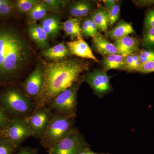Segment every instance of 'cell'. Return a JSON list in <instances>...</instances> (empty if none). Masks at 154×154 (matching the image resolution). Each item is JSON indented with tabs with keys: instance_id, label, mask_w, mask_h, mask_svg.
I'll return each instance as SVG.
<instances>
[{
	"instance_id": "obj_1",
	"label": "cell",
	"mask_w": 154,
	"mask_h": 154,
	"mask_svg": "<svg viewBox=\"0 0 154 154\" xmlns=\"http://www.w3.org/2000/svg\"><path fill=\"white\" fill-rule=\"evenodd\" d=\"M83 63L75 59L65 60L47 64L44 69V84L36 99V107H47L53 99L79 80L86 69Z\"/></svg>"
},
{
	"instance_id": "obj_2",
	"label": "cell",
	"mask_w": 154,
	"mask_h": 154,
	"mask_svg": "<svg viewBox=\"0 0 154 154\" xmlns=\"http://www.w3.org/2000/svg\"><path fill=\"white\" fill-rule=\"evenodd\" d=\"M23 36L13 28L0 27V77L17 73L30 57Z\"/></svg>"
},
{
	"instance_id": "obj_3",
	"label": "cell",
	"mask_w": 154,
	"mask_h": 154,
	"mask_svg": "<svg viewBox=\"0 0 154 154\" xmlns=\"http://www.w3.org/2000/svg\"><path fill=\"white\" fill-rule=\"evenodd\" d=\"M52 112V117L47 130L40 139V144L47 149L63 139L75 128V117Z\"/></svg>"
},
{
	"instance_id": "obj_4",
	"label": "cell",
	"mask_w": 154,
	"mask_h": 154,
	"mask_svg": "<svg viewBox=\"0 0 154 154\" xmlns=\"http://www.w3.org/2000/svg\"><path fill=\"white\" fill-rule=\"evenodd\" d=\"M0 101L7 111L17 117L27 118L36 108V103L16 89H9L3 93Z\"/></svg>"
},
{
	"instance_id": "obj_5",
	"label": "cell",
	"mask_w": 154,
	"mask_h": 154,
	"mask_svg": "<svg viewBox=\"0 0 154 154\" xmlns=\"http://www.w3.org/2000/svg\"><path fill=\"white\" fill-rule=\"evenodd\" d=\"M79 80L51 100L48 107L53 112L76 118L77 94L82 81Z\"/></svg>"
},
{
	"instance_id": "obj_6",
	"label": "cell",
	"mask_w": 154,
	"mask_h": 154,
	"mask_svg": "<svg viewBox=\"0 0 154 154\" xmlns=\"http://www.w3.org/2000/svg\"><path fill=\"white\" fill-rule=\"evenodd\" d=\"M82 134L76 128L68 135L48 149V154H79L90 148Z\"/></svg>"
},
{
	"instance_id": "obj_7",
	"label": "cell",
	"mask_w": 154,
	"mask_h": 154,
	"mask_svg": "<svg viewBox=\"0 0 154 154\" xmlns=\"http://www.w3.org/2000/svg\"><path fill=\"white\" fill-rule=\"evenodd\" d=\"M1 131L2 137L8 140L17 149L26 140L32 137L28 123L23 117H16L10 120Z\"/></svg>"
},
{
	"instance_id": "obj_8",
	"label": "cell",
	"mask_w": 154,
	"mask_h": 154,
	"mask_svg": "<svg viewBox=\"0 0 154 154\" xmlns=\"http://www.w3.org/2000/svg\"><path fill=\"white\" fill-rule=\"evenodd\" d=\"M48 107H36L33 113L25 118L32 133V137L40 139L47 130L52 116Z\"/></svg>"
},
{
	"instance_id": "obj_9",
	"label": "cell",
	"mask_w": 154,
	"mask_h": 154,
	"mask_svg": "<svg viewBox=\"0 0 154 154\" xmlns=\"http://www.w3.org/2000/svg\"><path fill=\"white\" fill-rule=\"evenodd\" d=\"M110 78L106 71L96 69L87 73L84 80L93 89L96 96L102 98L113 90Z\"/></svg>"
},
{
	"instance_id": "obj_10",
	"label": "cell",
	"mask_w": 154,
	"mask_h": 154,
	"mask_svg": "<svg viewBox=\"0 0 154 154\" xmlns=\"http://www.w3.org/2000/svg\"><path fill=\"white\" fill-rule=\"evenodd\" d=\"M44 84V69L39 66H36L24 84L25 93L35 100L41 94Z\"/></svg>"
},
{
	"instance_id": "obj_11",
	"label": "cell",
	"mask_w": 154,
	"mask_h": 154,
	"mask_svg": "<svg viewBox=\"0 0 154 154\" xmlns=\"http://www.w3.org/2000/svg\"><path fill=\"white\" fill-rule=\"evenodd\" d=\"M113 44L117 48L118 54L124 57L139 51V41L132 36H128L116 40Z\"/></svg>"
},
{
	"instance_id": "obj_12",
	"label": "cell",
	"mask_w": 154,
	"mask_h": 154,
	"mask_svg": "<svg viewBox=\"0 0 154 154\" xmlns=\"http://www.w3.org/2000/svg\"><path fill=\"white\" fill-rule=\"evenodd\" d=\"M66 46L71 54L74 55L84 58L90 59L96 62H99L94 56L91 48L83 38L67 42Z\"/></svg>"
},
{
	"instance_id": "obj_13",
	"label": "cell",
	"mask_w": 154,
	"mask_h": 154,
	"mask_svg": "<svg viewBox=\"0 0 154 154\" xmlns=\"http://www.w3.org/2000/svg\"><path fill=\"white\" fill-rule=\"evenodd\" d=\"M28 33L40 49L45 50L49 48L48 37L39 24L36 22L30 23L28 26Z\"/></svg>"
},
{
	"instance_id": "obj_14",
	"label": "cell",
	"mask_w": 154,
	"mask_h": 154,
	"mask_svg": "<svg viewBox=\"0 0 154 154\" xmlns=\"http://www.w3.org/2000/svg\"><path fill=\"white\" fill-rule=\"evenodd\" d=\"M93 42L95 50L104 57L110 54H118L115 45L107 40L100 33L93 37Z\"/></svg>"
},
{
	"instance_id": "obj_15",
	"label": "cell",
	"mask_w": 154,
	"mask_h": 154,
	"mask_svg": "<svg viewBox=\"0 0 154 154\" xmlns=\"http://www.w3.org/2000/svg\"><path fill=\"white\" fill-rule=\"evenodd\" d=\"M48 37L54 38L57 36L61 29L60 19L54 15H46L39 24Z\"/></svg>"
},
{
	"instance_id": "obj_16",
	"label": "cell",
	"mask_w": 154,
	"mask_h": 154,
	"mask_svg": "<svg viewBox=\"0 0 154 154\" xmlns=\"http://www.w3.org/2000/svg\"><path fill=\"white\" fill-rule=\"evenodd\" d=\"M134 32V29L131 23L121 20L112 29L107 32V36L115 41L122 37L129 36L130 34Z\"/></svg>"
},
{
	"instance_id": "obj_17",
	"label": "cell",
	"mask_w": 154,
	"mask_h": 154,
	"mask_svg": "<svg viewBox=\"0 0 154 154\" xmlns=\"http://www.w3.org/2000/svg\"><path fill=\"white\" fill-rule=\"evenodd\" d=\"M99 62L103 70L106 71L111 69H125V57L120 54H110L104 57Z\"/></svg>"
},
{
	"instance_id": "obj_18",
	"label": "cell",
	"mask_w": 154,
	"mask_h": 154,
	"mask_svg": "<svg viewBox=\"0 0 154 154\" xmlns=\"http://www.w3.org/2000/svg\"><path fill=\"white\" fill-rule=\"evenodd\" d=\"M42 53L44 57L48 59L60 60L66 58L71 53L66 45L61 43L43 50Z\"/></svg>"
},
{
	"instance_id": "obj_19",
	"label": "cell",
	"mask_w": 154,
	"mask_h": 154,
	"mask_svg": "<svg viewBox=\"0 0 154 154\" xmlns=\"http://www.w3.org/2000/svg\"><path fill=\"white\" fill-rule=\"evenodd\" d=\"M91 18L100 32L107 33L109 26V12L105 7H101L92 13Z\"/></svg>"
},
{
	"instance_id": "obj_20",
	"label": "cell",
	"mask_w": 154,
	"mask_h": 154,
	"mask_svg": "<svg viewBox=\"0 0 154 154\" xmlns=\"http://www.w3.org/2000/svg\"><path fill=\"white\" fill-rule=\"evenodd\" d=\"M82 24L78 18H71L61 23V29L68 36L72 38H82Z\"/></svg>"
},
{
	"instance_id": "obj_21",
	"label": "cell",
	"mask_w": 154,
	"mask_h": 154,
	"mask_svg": "<svg viewBox=\"0 0 154 154\" xmlns=\"http://www.w3.org/2000/svg\"><path fill=\"white\" fill-rule=\"evenodd\" d=\"M92 8V5L89 1H78L74 2L70 5L69 13L74 18H82L88 16Z\"/></svg>"
},
{
	"instance_id": "obj_22",
	"label": "cell",
	"mask_w": 154,
	"mask_h": 154,
	"mask_svg": "<svg viewBox=\"0 0 154 154\" xmlns=\"http://www.w3.org/2000/svg\"><path fill=\"white\" fill-rule=\"evenodd\" d=\"M49 9L44 3L38 2L33 7L28 13V19L31 23L36 22L38 20H42L47 15Z\"/></svg>"
},
{
	"instance_id": "obj_23",
	"label": "cell",
	"mask_w": 154,
	"mask_h": 154,
	"mask_svg": "<svg viewBox=\"0 0 154 154\" xmlns=\"http://www.w3.org/2000/svg\"><path fill=\"white\" fill-rule=\"evenodd\" d=\"M81 26L83 36L93 38L99 33L96 24L91 19V17L85 19Z\"/></svg>"
},
{
	"instance_id": "obj_24",
	"label": "cell",
	"mask_w": 154,
	"mask_h": 154,
	"mask_svg": "<svg viewBox=\"0 0 154 154\" xmlns=\"http://www.w3.org/2000/svg\"><path fill=\"white\" fill-rule=\"evenodd\" d=\"M139 54H131L125 57V69L129 72H137L140 65Z\"/></svg>"
},
{
	"instance_id": "obj_25",
	"label": "cell",
	"mask_w": 154,
	"mask_h": 154,
	"mask_svg": "<svg viewBox=\"0 0 154 154\" xmlns=\"http://www.w3.org/2000/svg\"><path fill=\"white\" fill-rule=\"evenodd\" d=\"M36 0H18L17 2V8L20 13H29L35 5L38 3Z\"/></svg>"
},
{
	"instance_id": "obj_26",
	"label": "cell",
	"mask_w": 154,
	"mask_h": 154,
	"mask_svg": "<svg viewBox=\"0 0 154 154\" xmlns=\"http://www.w3.org/2000/svg\"><path fill=\"white\" fill-rule=\"evenodd\" d=\"M17 149L8 140L0 138V154H13Z\"/></svg>"
},
{
	"instance_id": "obj_27",
	"label": "cell",
	"mask_w": 154,
	"mask_h": 154,
	"mask_svg": "<svg viewBox=\"0 0 154 154\" xmlns=\"http://www.w3.org/2000/svg\"><path fill=\"white\" fill-rule=\"evenodd\" d=\"M143 47L146 49H152L154 47V28L149 29L144 36L142 41Z\"/></svg>"
},
{
	"instance_id": "obj_28",
	"label": "cell",
	"mask_w": 154,
	"mask_h": 154,
	"mask_svg": "<svg viewBox=\"0 0 154 154\" xmlns=\"http://www.w3.org/2000/svg\"><path fill=\"white\" fill-rule=\"evenodd\" d=\"M109 12V26H112L119 19L120 15V5L116 3Z\"/></svg>"
},
{
	"instance_id": "obj_29",
	"label": "cell",
	"mask_w": 154,
	"mask_h": 154,
	"mask_svg": "<svg viewBox=\"0 0 154 154\" xmlns=\"http://www.w3.org/2000/svg\"><path fill=\"white\" fill-rule=\"evenodd\" d=\"M139 61L140 64L145 63L150 61L154 60V50L143 49L139 53Z\"/></svg>"
},
{
	"instance_id": "obj_30",
	"label": "cell",
	"mask_w": 154,
	"mask_h": 154,
	"mask_svg": "<svg viewBox=\"0 0 154 154\" xmlns=\"http://www.w3.org/2000/svg\"><path fill=\"white\" fill-rule=\"evenodd\" d=\"M42 3L47 6L49 9L58 11L66 2V1L61 0H44Z\"/></svg>"
},
{
	"instance_id": "obj_31",
	"label": "cell",
	"mask_w": 154,
	"mask_h": 154,
	"mask_svg": "<svg viewBox=\"0 0 154 154\" xmlns=\"http://www.w3.org/2000/svg\"><path fill=\"white\" fill-rule=\"evenodd\" d=\"M144 28L146 31L154 28V9L149 10L147 12L145 19Z\"/></svg>"
},
{
	"instance_id": "obj_32",
	"label": "cell",
	"mask_w": 154,
	"mask_h": 154,
	"mask_svg": "<svg viewBox=\"0 0 154 154\" xmlns=\"http://www.w3.org/2000/svg\"><path fill=\"white\" fill-rule=\"evenodd\" d=\"M137 72L142 73L148 74L154 72V60L141 64Z\"/></svg>"
},
{
	"instance_id": "obj_33",
	"label": "cell",
	"mask_w": 154,
	"mask_h": 154,
	"mask_svg": "<svg viewBox=\"0 0 154 154\" xmlns=\"http://www.w3.org/2000/svg\"><path fill=\"white\" fill-rule=\"evenodd\" d=\"M13 6L12 2H8L0 5V16H5L10 14L13 10Z\"/></svg>"
},
{
	"instance_id": "obj_34",
	"label": "cell",
	"mask_w": 154,
	"mask_h": 154,
	"mask_svg": "<svg viewBox=\"0 0 154 154\" xmlns=\"http://www.w3.org/2000/svg\"><path fill=\"white\" fill-rule=\"evenodd\" d=\"M38 149L29 146L20 148L15 154H38Z\"/></svg>"
},
{
	"instance_id": "obj_35",
	"label": "cell",
	"mask_w": 154,
	"mask_h": 154,
	"mask_svg": "<svg viewBox=\"0 0 154 154\" xmlns=\"http://www.w3.org/2000/svg\"><path fill=\"white\" fill-rule=\"evenodd\" d=\"M10 120L7 117L2 107L0 106V131L2 130L7 125Z\"/></svg>"
},
{
	"instance_id": "obj_36",
	"label": "cell",
	"mask_w": 154,
	"mask_h": 154,
	"mask_svg": "<svg viewBox=\"0 0 154 154\" xmlns=\"http://www.w3.org/2000/svg\"><path fill=\"white\" fill-rule=\"evenodd\" d=\"M105 8L107 9L108 11H110L113 6L115 5L116 4V1L114 0H106V1H103Z\"/></svg>"
},
{
	"instance_id": "obj_37",
	"label": "cell",
	"mask_w": 154,
	"mask_h": 154,
	"mask_svg": "<svg viewBox=\"0 0 154 154\" xmlns=\"http://www.w3.org/2000/svg\"><path fill=\"white\" fill-rule=\"evenodd\" d=\"M79 154H110L109 153L107 152H97L93 151L91 149V148H88L84 150L83 151L81 152Z\"/></svg>"
},
{
	"instance_id": "obj_38",
	"label": "cell",
	"mask_w": 154,
	"mask_h": 154,
	"mask_svg": "<svg viewBox=\"0 0 154 154\" xmlns=\"http://www.w3.org/2000/svg\"><path fill=\"white\" fill-rule=\"evenodd\" d=\"M8 0H0V5L4 3H6L8 2Z\"/></svg>"
},
{
	"instance_id": "obj_39",
	"label": "cell",
	"mask_w": 154,
	"mask_h": 154,
	"mask_svg": "<svg viewBox=\"0 0 154 154\" xmlns=\"http://www.w3.org/2000/svg\"><path fill=\"white\" fill-rule=\"evenodd\" d=\"M1 137H2V134H1V131H0V138H1Z\"/></svg>"
}]
</instances>
